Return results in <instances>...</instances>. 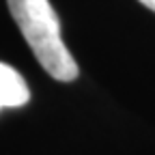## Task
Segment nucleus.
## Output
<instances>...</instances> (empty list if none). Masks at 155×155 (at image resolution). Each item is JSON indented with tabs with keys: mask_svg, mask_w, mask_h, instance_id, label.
Listing matches in <instances>:
<instances>
[{
	"mask_svg": "<svg viewBox=\"0 0 155 155\" xmlns=\"http://www.w3.org/2000/svg\"><path fill=\"white\" fill-rule=\"evenodd\" d=\"M7 5L41 67L58 82H73L80 69L61 37V22L50 0H7Z\"/></svg>",
	"mask_w": 155,
	"mask_h": 155,
	"instance_id": "f257e3e1",
	"label": "nucleus"
},
{
	"mask_svg": "<svg viewBox=\"0 0 155 155\" xmlns=\"http://www.w3.org/2000/svg\"><path fill=\"white\" fill-rule=\"evenodd\" d=\"M30 99L28 84L11 65L0 63V110L2 108H22Z\"/></svg>",
	"mask_w": 155,
	"mask_h": 155,
	"instance_id": "f03ea898",
	"label": "nucleus"
},
{
	"mask_svg": "<svg viewBox=\"0 0 155 155\" xmlns=\"http://www.w3.org/2000/svg\"><path fill=\"white\" fill-rule=\"evenodd\" d=\"M138 2H142L147 9H151V11H155V0H138Z\"/></svg>",
	"mask_w": 155,
	"mask_h": 155,
	"instance_id": "7ed1b4c3",
	"label": "nucleus"
}]
</instances>
